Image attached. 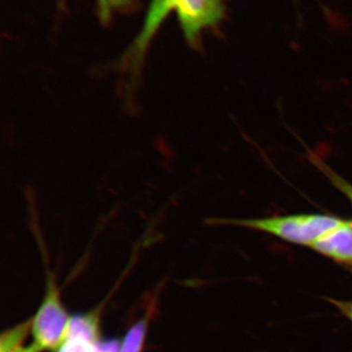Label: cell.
<instances>
[{"mask_svg": "<svg viewBox=\"0 0 352 352\" xmlns=\"http://www.w3.org/2000/svg\"><path fill=\"white\" fill-rule=\"evenodd\" d=\"M173 0H153L144 27L131 47V52L135 56H144L145 51L147 50L153 36L156 34L157 30L166 15L173 10Z\"/></svg>", "mask_w": 352, "mask_h": 352, "instance_id": "obj_5", "label": "cell"}, {"mask_svg": "<svg viewBox=\"0 0 352 352\" xmlns=\"http://www.w3.org/2000/svg\"><path fill=\"white\" fill-rule=\"evenodd\" d=\"M335 303L336 307L340 308V311L342 312L346 317L352 321V302H337V300H332Z\"/></svg>", "mask_w": 352, "mask_h": 352, "instance_id": "obj_12", "label": "cell"}, {"mask_svg": "<svg viewBox=\"0 0 352 352\" xmlns=\"http://www.w3.org/2000/svg\"><path fill=\"white\" fill-rule=\"evenodd\" d=\"M315 164H316L317 166L320 168V170L328 176L329 179L333 182V184L351 200L352 204V185L351 183L347 182L344 178L340 177L337 173H335V171L330 170V168H329L325 164L322 163V162H317V163Z\"/></svg>", "mask_w": 352, "mask_h": 352, "instance_id": "obj_11", "label": "cell"}, {"mask_svg": "<svg viewBox=\"0 0 352 352\" xmlns=\"http://www.w3.org/2000/svg\"><path fill=\"white\" fill-rule=\"evenodd\" d=\"M29 329H31V323L27 322L4 333L1 336V342H0V352L43 351L34 342L31 346H25Z\"/></svg>", "mask_w": 352, "mask_h": 352, "instance_id": "obj_7", "label": "cell"}, {"mask_svg": "<svg viewBox=\"0 0 352 352\" xmlns=\"http://www.w3.org/2000/svg\"><path fill=\"white\" fill-rule=\"evenodd\" d=\"M82 338L88 342L97 344L99 342V316L91 314L74 315L69 318L66 339Z\"/></svg>", "mask_w": 352, "mask_h": 352, "instance_id": "obj_6", "label": "cell"}, {"mask_svg": "<svg viewBox=\"0 0 352 352\" xmlns=\"http://www.w3.org/2000/svg\"><path fill=\"white\" fill-rule=\"evenodd\" d=\"M57 352H97L96 344L82 338H69L65 340Z\"/></svg>", "mask_w": 352, "mask_h": 352, "instance_id": "obj_10", "label": "cell"}, {"mask_svg": "<svg viewBox=\"0 0 352 352\" xmlns=\"http://www.w3.org/2000/svg\"><path fill=\"white\" fill-rule=\"evenodd\" d=\"M173 9L177 13L185 38L197 45L201 31L212 27L223 18L222 0H173Z\"/></svg>", "mask_w": 352, "mask_h": 352, "instance_id": "obj_3", "label": "cell"}, {"mask_svg": "<svg viewBox=\"0 0 352 352\" xmlns=\"http://www.w3.org/2000/svg\"><path fill=\"white\" fill-rule=\"evenodd\" d=\"M344 220L326 214H293L270 219H236L230 223L276 236L294 244L310 245L338 228Z\"/></svg>", "mask_w": 352, "mask_h": 352, "instance_id": "obj_1", "label": "cell"}, {"mask_svg": "<svg viewBox=\"0 0 352 352\" xmlns=\"http://www.w3.org/2000/svg\"><path fill=\"white\" fill-rule=\"evenodd\" d=\"M99 15L103 22H108L111 16L117 11L131 8L132 0H96Z\"/></svg>", "mask_w": 352, "mask_h": 352, "instance_id": "obj_9", "label": "cell"}, {"mask_svg": "<svg viewBox=\"0 0 352 352\" xmlns=\"http://www.w3.org/2000/svg\"><path fill=\"white\" fill-rule=\"evenodd\" d=\"M69 322L56 286L50 281L43 302L31 323L34 344L41 351H58L66 340Z\"/></svg>", "mask_w": 352, "mask_h": 352, "instance_id": "obj_2", "label": "cell"}, {"mask_svg": "<svg viewBox=\"0 0 352 352\" xmlns=\"http://www.w3.org/2000/svg\"><path fill=\"white\" fill-rule=\"evenodd\" d=\"M315 251L339 263H352V221L344 220L333 229L309 245Z\"/></svg>", "mask_w": 352, "mask_h": 352, "instance_id": "obj_4", "label": "cell"}, {"mask_svg": "<svg viewBox=\"0 0 352 352\" xmlns=\"http://www.w3.org/2000/svg\"><path fill=\"white\" fill-rule=\"evenodd\" d=\"M148 319L143 318L134 324L127 332L120 352H141L147 333Z\"/></svg>", "mask_w": 352, "mask_h": 352, "instance_id": "obj_8", "label": "cell"}]
</instances>
